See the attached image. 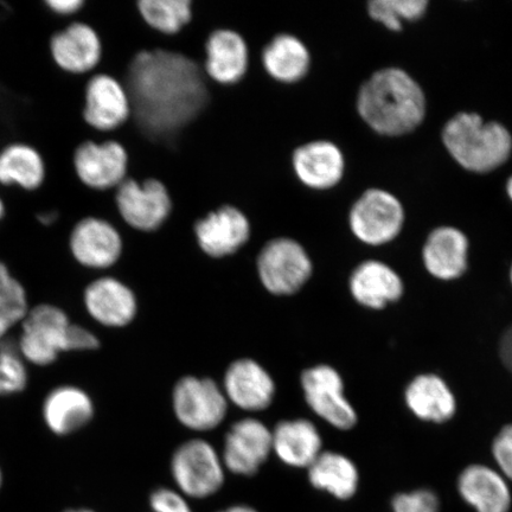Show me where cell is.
Returning a JSON list of instances; mask_svg holds the SVG:
<instances>
[{"label":"cell","mask_w":512,"mask_h":512,"mask_svg":"<svg viewBox=\"0 0 512 512\" xmlns=\"http://www.w3.org/2000/svg\"><path fill=\"white\" fill-rule=\"evenodd\" d=\"M14 325L16 324L12 322V320L5 317H0V343L4 341V339L6 338V334H8V332Z\"/></svg>","instance_id":"39"},{"label":"cell","mask_w":512,"mask_h":512,"mask_svg":"<svg viewBox=\"0 0 512 512\" xmlns=\"http://www.w3.org/2000/svg\"><path fill=\"white\" fill-rule=\"evenodd\" d=\"M4 213H5L4 203H3L2 200H0V220H2V217L4 216Z\"/></svg>","instance_id":"42"},{"label":"cell","mask_w":512,"mask_h":512,"mask_svg":"<svg viewBox=\"0 0 512 512\" xmlns=\"http://www.w3.org/2000/svg\"><path fill=\"white\" fill-rule=\"evenodd\" d=\"M307 471L313 488L326 491L342 501L354 496L360 484V473L355 463L334 451L320 453Z\"/></svg>","instance_id":"27"},{"label":"cell","mask_w":512,"mask_h":512,"mask_svg":"<svg viewBox=\"0 0 512 512\" xmlns=\"http://www.w3.org/2000/svg\"><path fill=\"white\" fill-rule=\"evenodd\" d=\"M509 277H510V283H511V285H512V265H511V267H510Z\"/></svg>","instance_id":"44"},{"label":"cell","mask_w":512,"mask_h":512,"mask_svg":"<svg viewBox=\"0 0 512 512\" xmlns=\"http://www.w3.org/2000/svg\"><path fill=\"white\" fill-rule=\"evenodd\" d=\"M69 249L79 265L89 270L108 271L119 264L124 241L111 222L87 216L70 230Z\"/></svg>","instance_id":"11"},{"label":"cell","mask_w":512,"mask_h":512,"mask_svg":"<svg viewBox=\"0 0 512 512\" xmlns=\"http://www.w3.org/2000/svg\"><path fill=\"white\" fill-rule=\"evenodd\" d=\"M315 266L307 248L292 238L268 240L255 259L260 284L273 296H293L312 278Z\"/></svg>","instance_id":"4"},{"label":"cell","mask_w":512,"mask_h":512,"mask_svg":"<svg viewBox=\"0 0 512 512\" xmlns=\"http://www.w3.org/2000/svg\"><path fill=\"white\" fill-rule=\"evenodd\" d=\"M171 473L178 492L185 498L203 499L221 490L226 469L213 445L203 439H192L175 451Z\"/></svg>","instance_id":"5"},{"label":"cell","mask_w":512,"mask_h":512,"mask_svg":"<svg viewBox=\"0 0 512 512\" xmlns=\"http://www.w3.org/2000/svg\"><path fill=\"white\" fill-rule=\"evenodd\" d=\"M499 355H501L505 367L512 371V325L505 330L502 336L501 343H499Z\"/></svg>","instance_id":"37"},{"label":"cell","mask_w":512,"mask_h":512,"mask_svg":"<svg viewBox=\"0 0 512 512\" xmlns=\"http://www.w3.org/2000/svg\"><path fill=\"white\" fill-rule=\"evenodd\" d=\"M272 446L275 456L285 465L309 469L323 452V439L309 420H284L272 430Z\"/></svg>","instance_id":"23"},{"label":"cell","mask_w":512,"mask_h":512,"mask_svg":"<svg viewBox=\"0 0 512 512\" xmlns=\"http://www.w3.org/2000/svg\"><path fill=\"white\" fill-rule=\"evenodd\" d=\"M229 402L220 384L211 379L185 376L176 383L172 408L179 424L194 432L219 427L228 413Z\"/></svg>","instance_id":"6"},{"label":"cell","mask_w":512,"mask_h":512,"mask_svg":"<svg viewBox=\"0 0 512 512\" xmlns=\"http://www.w3.org/2000/svg\"><path fill=\"white\" fill-rule=\"evenodd\" d=\"M204 53V72L217 85L233 86L245 78L249 67V49L238 32L228 29L211 32Z\"/></svg>","instance_id":"20"},{"label":"cell","mask_w":512,"mask_h":512,"mask_svg":"<svg viewBox=\"0 0 512 512\" xmlns=\"http://www.w3.org/2000/svg\"><path fill=\"white\" fill-rule=\"evenodd\" d=\"M507 192L508 196L510 197V200L512 201V176L508 179Z\"/></svg>","instance_id":"41"},{"label":"cell","mask_w":512,"mask_h":512,"mask_svg":"<svg viewBox=\"0 0 512 512\" xmlns=\"http://www.w3.org/2000/svg\"><path fill=\"white\" fill-rule=\"evenodd\" d=\"M85 305L89 315L107 328H125L138 312L137 297L132 288L110 275L88 285Z\"/></svg>","instance_id":"18"},{"label":"cell","mask_w":512,"mask_h":512,"mask_svg":"<svg viewBox=\"0 0 512 512\" xmlns=\"http://www.w3.org/2000/svg\"><path fill=\"white\" fill-rule=\"evenodd\" d=\"M60 217L61 214L59 210H49L46 211V213L38 214L37 219L43 223L44 226H51V224L59 221Z\"/></svg>","instance_id":"38"},{"label":"cell","mask_w":512,"mask_h":512,"mask_svg":"<svg viewBox=\"0 0 512 512\" xmlns=\"http://www.w3.org/2000/svg\"><path fill=\"white\" fill-rule=\"evenodd\" d=\"M28 312L27 293L12 277L8 267L0 262V316L9 318L17 324L23 322Z\"/></svg>","instance_id":"32"},{"label":"cell","mask_w":512,"mask_h":512,"mask_svg":"<svg viewBox=\"0 0 512 512\" xmlns=\"http://www.w3.org/2000/svg\"><path fill=\"white\" fill-rule=\"evenodd\" d=\"M219 512H258L255 509L248 507V505H233V507L227 508Z\"/></svg>","instance_id":"40"},{"label":"cell","mask_w":512,"mask_h":512,"mask_svg":"<svg viewBox=\"0 0 512 512\" xmlns=\"http://www.w3.org/2000/svg\"><path fill=\"white\" fill-rule=\"evenodd\" d=\"M114 202L126 226L140 233L157 232L172 210L168 189L155 178L137 182L127 177L114 190Z\"/></svg>","instance_id":"7"},{"label":"cell","mask_w":512,"mask_h":512,"mask_svg":"<svg viewBox=\"0 0 512 512\" xmlns=\"http://www.w3.org/2000/svg\"><path fill=\"white\" fill-rule=\"evenodd\" d=\"M222 389L228 402L249 413L266 411L277 392L271 374L251 358H241L230 364L223 377Z\"/></svg>","instance_id":"17"},{"label":"cell","mask_w":512,"mask_h":512,"mask_svg":"<svg viewBox=\"0 0 512 512\" xmlns=\"http://www.w3.org/2000/svg\"><path fill=\"white\" fill-rule=\"evenodd\" d=\"M265 72L275 82L296 85L302 82L311 69V53L300 38L279 34L261 51Z\"/></svg>","instance_id":"25"},{"label":"cell","mask_w":512,"mask_h":512,"mask_svg":"<svg viewBox=\"0 0 512 512\" xmlns=\"http://www.w3.org/2000/svg\"><path fill=\"white\" fill-rule=\"evenodd\" d=\"M469 240L454 227H439L428 235L422 261L433 278L453 281L462 278L469 266Z\"/></svg>","instance_id":"21"},{"label":"cell","mask_w":512,"mask_h":512,"mask_svg":"<svg viewBox=\"0 0 512 512\" xmlns=\"http://www.w3.org/2000/svg\"><path fill=\"white\" fill-rule=\"evenodd\" d=\"M0 486H2V472H0Z\"/></svg>","instance_id":"45"},{"label":"cell","mask_w":512,"mask_h":512,"mask_svg":"<svg viewBox=\"0 0 512 512\" xmlns=\"http://www.w3.org/2000/svg\"><path fill=\"white\" fill-rule=\"evenodd\" d=\"M25 360L48 366L60 352L94 350L99 339L91 331L73 325L59 307L43 304L23 319V334L18 342Z\"/></svg>","instance_id":"3"},{"label":"cell","mask_w":512,"mask_h":512,"mask_svg":"<svg viewBox=\"0 0 512 512\" xmlns=\"http://www.w3.org/2000/svg\"><path fill=\"white\" fill-rule=\"evenodd\" d=\"M491 451L503 476L512 480V424L503 426L496 434Z\"/></svg>","instance_id":"34"},{"label":"cell","mask_w":512,"mask_h":512,"mask_svg":"<svg viewBox=\"0 0 512 512\" xmlns=\"http://www.w3.org/2000/svg\"><path fill=\"white\" fill-rule=\"evenodd\" d=\"M46 178V165L34 147L11 144L0 151V183L17 184L25 190H36Z\"/></svg>","instance_id":"28"},{"label":"cell","mask_w":512,"mask_h":512,"mask_svg":"<svg viewBox=\"0 0 512 512\" xmlns=\"http://www.w3.org/2000/svg\"><path fill=\"white\" fill-rule=\"evenodd\" d=\"M443 142L460 166L477 174L496 170L512 153L508 128L477 113L454 115L444 127Z\"/></svg>","instance_id":"2"},{"label":"cell","mask_w":512,"mask_h":512,"mask_svg":"<svg viewBox=\"0 0 512 512\" xmlns=\"http://www.w3.org/2000/svg\"><path fill=\"white\" fill-rule=\"evenodd\" d=\"M194 233L198 248L213 260L238 254L251 240V223L241 210L222 206L197 220Z\"/></svg>","instance_id":"13"},{"label":"cell","mask_w":512,"mask_h":512,"mask_svg":"<svg viewBox=\"0 0 512 512\" xmlns=\"http://www.w3.org/2000/svg\"><path fill=\"white\" fill-rule=\"evenodd\" d=\"M426 96L405 70L384 68L363 83L357 110L369 127L382 136L399 137L420 126L426 115Z\"/></svg>","instance_id":"1"},{"label":"cell","mask_w":512,"mask_h":512,"mask_svg":"<svg viewBox=\"0 0 512 512\" xmlns=\"http://www.w3.org/2000/svg\"><path fill=\"white\" fill-rule=\"evenodd\" d=\"M408 411L431 424H445L457 414V399L450 386L437 374H420L408 383L403 394Z\"/></svg>","instance_id":"22"},{"label":"cell","mask_w":512,"mask_h":512,"mask_svg":"<svg viewBox=\"0 0 512 512\" xmlns=\"http://www.w3.org/2000/svg\"><path fill=\"white\" fill-rule=\"evenodd\" d=\"M67 512H94V511L87 510V509H78V510H69Z\"/></svg>","instance_id":"43"},{"label":"cell","mask_w":512,"mask_h":512,"mask_svg":"<svg viewBox=\"0 0 512 512\" xmlns=\"http://www.w3.org/2000/svg\"><path fill=\"white\" fill-rule=\"evenodd\" d=\"M44 420L55 434L79 431L93 419L94 405L80 388H56L48 395L43 407Z\"/></svg>","instance_id":"26"},{"label":"cell","mask_w":512,"mask_h":512,"mask_svg":"<svg viewBox=\"0 0 512 512\" xmlns=\"http://www.w3.org/2000/svg\"><path fill=\"white\" fill-rule=\"evenodd\" d=\"M46 5L55 15L74 19L85 8L86 0H48Z\"/></svg>","instance_id":"36"},{"label":"cell","mask_w":512,"mask_h":512,"mask_svg":"<svg viewBox=\"0 0 512 512\" xmlns=\"http://www.w3.org/2000/svg\"><path fill=\"white\" fill-rule=\"evenodd\" d=\"M272 453V430L258 419L246 418L230 427L221 458L224 469L249 477L258 473Z\"/></svg>","instance_id":"14"},{"label":"cell","mask_w":512,"mask_h":512,"mask_svg":"<svg viewBox=\"0 0 512 512\" xmlns=\"http://www.w3.org/2000/svg\"><path fill=\"white\" fill-rule=\"evenodd\" d=\"M392 507L394 512H438L439 499L431 490H415L396 495Z\"/></svg>","instance_id":"33"},{"label":"cell","mask_w":512,"mask_h":512,"mask_svg":"<svg viewBox=\"0 0 512 512\" xmlns=\"http://www.w3.org/2000/svg\"><path fill=\"white\" fill-rule=\"evenodd\" d=\"M131 113L130 99L120 81L104 73L88 76L82 119L91 130L102 134L115 132L130 121Z\"/></svg>","instance_id":"12"},{"label":"cell","mask_w":512,"mask_h":512,"mask_svg":"<svg viewBox=\"0 0 512 512\" xmlns=\"http://www.w3.org/2000/svg\"><path fill=\"white\" fill-rule=\"evenodd\" d=\"M143 21L163 36H176L192 19V0H137Z\"/></svg>","instance_id":"29"},{"label":"cell","mask_w":512,"mask_h":512,"mask_svg":"<svg viewBox=\"0 0 512 512\" xmlns=\"http://www.w3.org/2000/svg\"><path fill=\"white\" fill-rule=\"evenodd\" d=\"M300 384L307 406L326 424L339 431L355 428L358 414L344 394L343 377L337 369L318 364L303 371Z\"/></svg>","instance_id":"9"},{"label":"cell","mask_w":512,"mask_h":512,"mask_svg":"<svg viewBox=\"0 0 512 512\" xmlns=\"http://www.w3.org/2000/svg\"><path fill=\"white\" fill-rule=\"evenodd\" d=\"M150 505L153 512H192L181 492L166 488L152 492Z\"/></svg>","instance_id":"35"},{"label":"cell","mask_w":512,"mask_h":512,"mask_svg":"<svg viewBox=\"0 0 512 512\" xmlns=\"http://www.w3.org/2000/svg\"><path fill=\"white\" fill-rule=\"evenodd\" d=\"M50 55L64 74L87 76L102 60V43L91 25L75 19L50 38Z\"/></svg>","instance_id":"15"},{"label":"cell","mask_w":512,"mask_h":512,"mask_svg":"<svg viewBox=\"0 0 512 512\" xmlns=\"http://www.w3.org/2000/svg\"><path fill=\"white\" fill-rule=\"evenodd\" d=\"M292 168L305 188L329 191L341 183L345 159L342 150L332 140H312L293 151Z\"/></svg>","instance_id":"16"},{"label":"cell","mask_w":512,"mask_h":512,"mask_svg":"<svg viewBox=\"0 0 512 512\" xmlns=\"http://www.w3.org/2000/svg\"><path fill=\"white\" fill-rule=\"evenodd\" d=\"M19 345L11 338L0 343V395L22 392L28 384V371L25 367Z\"/></svg>","instance_id":"31"},{"label":"cell","mask_w":512,"mask_h":512,"mask_svg":"<svg viewBox=\"0 0 512 512\" xmlns=\"http://www.w3.org/2000/svg\"><path fill=\"white\" fill-rule=\"evenodd\" d=\"M351 297L368 310L381 311L398 303L405 294V284L398 272L382 261L368 260L352 271L349 279Z\"/></svg>","instance_id":"19"},{"label":"cell","mask_w":512,"mask_h":512,"mask_svg":"<svg viewBox=\"0 0 512 512\" xmlns=\"http://www.w3.org/2000/svg\"><path fill=\"white\" fill-rule=\"evenodd\" d=\"M427 8L426 0H373L368 4L370 17L392 31H401L405 21H418Z\"/></svg>","instance_id":"30"},{"label":"cell","mask_w":512,"mask_h":512,"mask_svg":"<svg viewBox=\"0 0 512 512\" xmlns=\"http://www.w3.org/2000/svg\"><path fill=\"white\" fill-rule=\"evenodd\" d=\"M458 491L477 512H509L511 492L502 473L482 464L465 467L458 478Z\"/></svg>","instance_id":"24"},{"label":"cell","mask_w":512,"mask_h":512,"mask_svg":"<svg viewBox=\"0 0 512 512\" xmlns=\"http://www.w3.org/2000/svg\"><path fill=\"white\" fill-rule=\"evenodd\" d=\"M405 210L390 192L369 189L358 198L349 214L351 232L368 246H383L398 238Z\"/></svg>","instance_id":"8"},{"label":"cell","mask_w":512,"mask_h":512,"mask_svg":"<svg viewBox=\"0 0 512 512\" xmlns=\"http://www.w3.org/2000/svg\"><path fill=\"white\" fill-rule=\"evenodd\" d=\"M72 164L83 187L94 191L117 189L127 178V152L115 140H85L75 147Z\"/></svg>","instance_id":"10"}]
</instances>
